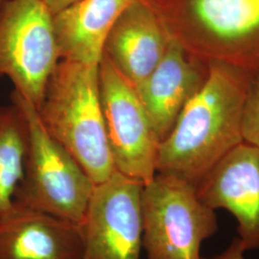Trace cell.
<instances>
[{
	"label": "cell",
	"mask_w": 259,
	"mask_h": 259,
	"mask_svg": "<svg viewBox=\"0 0 259 259\" xmlns=\"http://www.w3.org/2000/svg\"><path fill=\"white\" fill-rule=\"evenodd\" d=\"M257 72L207 63L204 83L158 146L157 173L197 186L223 157L243 142L242 122Z\"/></svg>",
	"instance_id": "6da1fadb"
},
{
	"label": "cell",
	"mask_w": 259,
	"mask_h": 259,
	"mask_svg": "<svg viewBox=\"0 0 259 259\" xmlns=\"http://www.w3.org/2000/svg\"><path fill=\"white\" fill-rule=\"evenodd\" d=\"M146 1L189 55L258 72L259 0Z\"/></svg>",
	"instance_id": "7a4b0ae2"
},
{
	"label": "cell",
	"mask_w": 259,
	"mask_h": 259,
	"mask_svg": "<svg viewBox=\"0 0 259 259\" xmlns=\"http://www.w3.org/2000/svg\"><path fill=\"white\" fill-rule=\"evenodd\" d=\"M40 120L95 185L115 171L103 117L99 65L60 60L47 84Z\"/></svg>",
	"instance_id": "3957f363"
},
{
	"label": "cell",
	"mask_w": 259,
	"mask_h": 259,
	"mask_svg": "<svg viewBox=\"0 0 259 259\" xmlns=\"http://www.w3.org/2000/svg\"><path fill=\"white\" fill-rule=\"evenodd\" d=\"M11 100L20 112L27 134L24 171L14 204L82 225L95 184L50 136L32 103L16 91Z\"/></svg>",
	"instance_id": "277c9868"
},
{
	"label": "cell",
	"mask_w": 259,
	"mask_h": 259,
	"mask_svg": "<svg viewBox=\"0 0 259 259\" xmlns=\"http://www.w3.org/2000/svg\"><path fill=\"white\" fill-rule=\"evenodd\" d=\"M141 215L147 259H202L203 242L218 230L215 210L195 185L158 173L143 186Z\"/></svg>",
	"instance_id": "5b68a950"
},
{
	"label": "cell",
	"mask_w": 259,
	"mask_h": 259,
	"mask_svg": "<svg viewBox=\"0 0 259 259\" xmlns=\"http://www.w3.org/2000/svg\"><path fill=\"white\" fill-rule=\"evenodd\" d=\"M53 15L42 0H5L0 7V77L38 110L60 62Z\"/></svg>",
	"instance_id": "8992f818"
},
{
	"label": "cell",
	"mask_w": 259,
	"mask_h": 259,
	"mask_svg": "<svg viewBox=\"0 0 259 259\" xmlns=\"http://www.w3.org/2000/svg\"><path fill=\"white\" fill-rule=\"evenodd\" d=\"M103 117L116 171L148 184L157 174L159 139L136 89L103 54L99 63Z\"/></svg>",
	"instance_id": "52a82bcc"
},
{
	"label": "cell",
	"mask_w": 259,
	"mask_h": 259,
	"mask_svg": "<svg viewBox=\"0 0 259 259\" xmlns=\"http://www.w3.org/2000/svg\"><path fill=\"white\" fill-rule=\"evenodd\" d=\"M143 186L116 170L95 185L82 224L83 259H140Z\"/></svg>",
	"instance_id": "ba28073f"
},
{
	"label": "cell",
	"mask_w": 259,
	"mask_h": 259,
	"mask_svg": "<svg viewBox=\"0 0 259 259\" xmlns=\"http://www.w3.org/2000/svg\"><path fill=\"white\" fill-rule=\"evenodd\" d=\"M196 189L204 204L234 216L238 238L246 250L259 249V148L242 142L213 167Z\"/></svg>",
	"instance_id": "9c48e42d"
},
{
	"label": "cell",
	"mask_w": 259,
	"mask_h": 259,
	"mask_svg": "<svg viewBox=\"0 0 259 259\" xmlns=\"http://www.w3.org/2000/svg\"><path fill=\"white\" fill-rule=\"evenodd\" d=\"M82 225L14 204L0 218V259H83Z\"/></svg>",
	"instance_id": "30bf717a"
},
{
	"label": "cell",
	"mask_w": 259,
	"mask_h": 259,
	"mask_svg": "<svg viewBox=\"0 0 259 259\" xmlns=\"http://www.w3.org/2000/svg\"><path fill=\"white\" fill-rule=\"evenodd\" d=\"M206 74V63L189 55L170 39L157 67L136 89L159 142L172 131Z\"/></svg>",
	"instance_id": "8fae6325"
},
{
	"label": "cell",
	"mask_w": 259,
	"mask_h": 259,
	"mask_svg": "<svg viewBox=\"0 0 259 259\" xmlns=\"http://www.w3.org/2000/svg\"><path fill=\"white\" fill-rule=\"evenodd\" d=\"M170 38L146 0H135L124 10L106 38L103 54L135 89L166 51Z\"/></svg>",
	"instance_id": "7c38bea8"
},
{
	"label": "cell",
	"mask_w": 259,
	"mask_h": 259,
	"mask_svg": "<svg viewBox=\"0 0 259 259\" xmlns=\"http://www.w3.org/2000/svg\"><path fill=\"white\" fill-rule=\"evenodd\" d=\"M135 0H79L53 16L61 60L99 65L116 20Z\"/></svg>",
	"instance_id": "4fadbf2b"
},
{
	"label": "cell",
	"mask_w": 259,
	"mask_h": 259,
	"mask_svg": "<svg viewBox=\"0 0 259 259\" xmlns=\"http://www.w3.org/2000/svg\"><path fill=\"white\" fill-rule=\"evenodd\" d=\"M27 150L24 120L15 105L0 108V218L14 205Z\"/></svg>",
	"instance_id": "5bb4252c"
},
{
	"label": "cell",
	"mask_w": 259,
	"mask_h": 259,
	"mask_svg": "<svg viewBox=\"0 0 259 259\" xmlns=\"http://www.w3.org/2000/svg\"><path fill=\"white\" fill-rule=\"evenodd\" d=\"M243 142L259 148V78L246 103L242 122Z\"/></svg>",
	"instance_id": "9a60e30c"
},
{
	"label": "cell",
	"mask_w": 259,
	"mask_h": 259,
	"mask_svg": "<svg viewBox=\"0 0 259 259\" xmlns=\"http://www.w3.org/2000/svg\"><path fill=\"white\" fill-rule=\"evenodd\" d=\"M247 250L244 248L238 237H235L230 246L223 251L222 253L217 254L210 258L202 259H245V252Z\"/></svg>",
	"instance_id": "2e32d148"
},
{
	"label": "cell",
	"mask_w": 259,
	"mask_h": 259,
	"mask_svg": "<svg viewBox=\"0 0 259 259\" xmlns=\"http://www.w3.org/2000/svg\"><path fill=\"white\" fill-rule=\"evenodd\" d=\"M46 4L47 9L54 16L56 14L60 13L61 11L69 7L70 5L74 4L75 2L79 0H42Z\"/></svg>",
	"instance_id": "e0dca14e"
},
{
	"label": "cell",
	"mask_w": 259,
	"mask_h": 259,
	"mask_svg": "<svg viewBox=\"0 0 259 259\" xmlns=\"http://www.w3.org/2000/svg\"><path fill=\"white\" fill-rule=\"evenodd\" d=\"M4 1H5V0H0V7H1V5L3 4V2H4Z\"/></svg>",
	"instance_id": "ac0fdd59"
}]
</instances>
